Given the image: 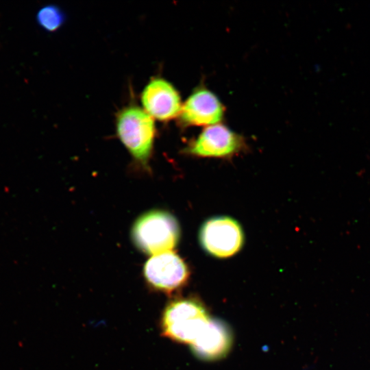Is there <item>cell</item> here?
<instances>
[{
    "instance_id": "cell-1",
    "label": "cell",
    "mask_w": 370,
    "mask_h": 370,
    "mask_svg": "<svg viewBox=\"0 0 370 370\" xmlns=\"http://www.w3.org/2000/svg\"><path fill=\"white\" fill-rule=\"evenodd\" d=\"M132 236L136 246L151 256L171 251L177 245L180 227L175 218L163 210L142 214L134 223Z\"/></svg>"
},
{
    "instance_id": "cell-2",
    "label": "cell",
    "mask_w": 370,
    "mask_h": 370,
    "mask_svg": "<svg viewBox=\"0 0 370 370\" xmlns=\"http://www.w3.org/2000/svg\"><path fill=\"white\" fill-rule=\"evenodd\" d=\"M210 321L202 304L192 298L169 303L162 317V334L173 341L192 345Z\"/></svg>"
},
{
    "instance_id": "cell-3",
    "label": "cell",
    "mask_w": 370,
    "mask_h": 370,
    "mask_svg": "<svg viewBox=\"0 0 370 370\" xmlns=\"http://www.w3.org/2000/svg\"><path fill=\"white\" fill-rule=\"evenodd\" d=\"M116 128L125 147L137 161L146 166L156 134L153 119L140 108L130 106L119 112Z\"/></svg>"
},
{
    "instance_id": "cell-4",
    "label": "cell",
    "mask_w": 370,
    "mask_h": 370,
    "mask_svg": "<svg viewBox=\"0 0 370 370\" xmlns=\"http://www.w3.org/2000/svg\"><path fill=\"white\" fill-rule=\"evenodd\" d=\"M199 238L204 249L217 258L234 255L244 242L241 225L228 217H217L206 221L201 227Z\"/></svg>"
},
{
    "instance_id": "cell-5",
    "label": "cell",
    "mask_w": 370,
    "mask_h": 370,
    "mask_svg": "<svg viewBox=\"0 0 370 370\" xmlns=\"http://www.w3.org/2000/svg\"><path fill=\"white\" fill-rule=\"evenodd\" d=\"M143 274L151 287L169 293L186 284L189 271L177 254L168 251L149 258L144 265Z\"/></svg>"
},
{
    "instance_id": "cell-6",
    "label": "cell",
    "mask_w": 370,
    "mask_h": 370,
    "mask_svg": "<svg viewBox=\"0 0 370 370\" xmlns=\"http://www.w3.org/2000/svg\"><path fill=\"white\" fill-rule=\"evenodd\" d=\"M140 98L144 110L153 119L160 121L179 116L182 109L178 92L162 78L151 79L144 88Z\"/></svg>"
},
{
    "instance_id": "cell-7",
    "label": "cell",
    "mask_w": 370,
    "mask_h": 370,
    "mask_svg": "<svg viewBox=\"0 0 370 370\" xmlns=\"http://www.w3.org/2000/svg\"><path fill=\"white\" fill-rule=\"evenodd\" d=\"M243 146L238 134L225 125L215 124L205 128L186 151L201 157H226L237 153Z\"/></svg>"
},
{
    "instance_id": "cell-8",
    "label": "cell",
    "mask_w": 370,
    "mask_h": 370,
    "mask_svg": "<svg viewBox=\"0 0 370 370\" xmlns=\"http://www.w3.org/2000/svg\"><path fill=\"white\" fill-rule=\"evenodd\" d=\"M223 107L210 91L201 89L193 92L182 106L179 114L185 125H212L221 121Z\"/></svg>"
},
{
    "instance_id": "cell-9",
    "label": "cell",
    "mask_w": 370,
    "mask_h": 370,
    "mask_svg": "<svg viewBox=\"0 0 370 370\" xmlns=\"http://www.w3.org/2000/svg\"><path fill=\"white\" fill-rule=\"evenodd\" d=\"M232 345L227 326L218 320L210 319L191 345L196 355L206 360H215L225 356Z\"/></svg>"
},
{
    "instance_id": "cell-10",
    "label": "cell",
    "mask_w": 370,
    "mask_h": 370,
    "mask_svg": "<svg viewBox=\"0 0 370 370\" xmlns=\"http://www.w3.org/2000/svg\"><path fill=\"white\" fill-rule=\"evenodd\" d=\"M65 21L64 12L55 5H47L41 8L36 14L38 25L47 32L58 30Z\"/></svg>"
}]
</instances>
